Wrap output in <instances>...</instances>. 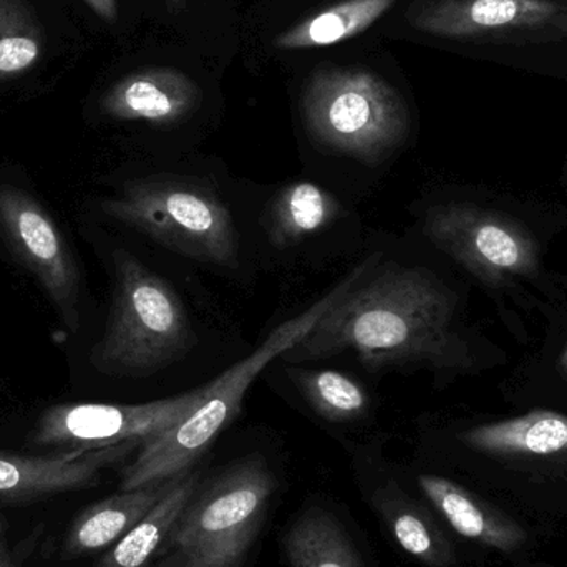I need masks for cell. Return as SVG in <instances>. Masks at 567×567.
I'll use <instances>...</instances> for the list:
<instances>
[{
    "label": "cell",
    "instance_id": "obj_1",
    "mask_svg": "<svg viewBox=\"0 0 567 567\" xmlns=\"http://www.w3.org/2000/svg\"><path fill=\"white\" fill-rule=\"evenodd\" d=\"M452 299L420 269L395 262L353 284L319 322L282 355L287 362L353 352L370 370L445 362Z\"/></svg>",
    "mask_w": 567,
    "mask_h": 567
},
{
    "label": "cell",
    "instance_id": "obj_2",
    "mask_svg": "<svg viewBox=\"0 0 567 567\" xmlns=\"http://www.w3.org/2000/svg\"><path fill=\"white\" fill-rule=\"evenodd\" d=\"M379 261L380 255L367 259L319 302L279 326L248 359L223 373L215 382L208 383L202 402L182 422L143 440L138 455L123 470L120 489L130 492L155 485L192 468L196 460L202 458L218 439L219 433L239 415L246 392L266 365L296 346L319 322L320 317L353 284L372 271Z\"/></svg>",
    "mask_w": 567,
    "mask_h": 567
},
{
    "label": "cell",
    "instance_id": "obj_3",
    "mask_svg": "<svg viewBox=\"0 0 567 567\" xmlns=\"http://www.w3.org/2000/svg\"><path fill=\"white\" fill-rule=\"evenodd\" d=\"M113 265L109 323L90 363L105 375L145 377L182 362L198 333L175 287L123 249Z\"/></svg>",
    "mask_w": 567,
    "mask_h": 567
},
{
    "label": "cell",
    "instance_id": "obj_4",
    "mask_svg": "<svg viewBox=\"0 0 567 567\" xmlns=\"http://www.w3.org/2000/svg\"><path fill=\"white\" fill-rule=\"evenodd\" d=\"M276 478L259 455L196 489L152 567H239L265 518Z\"/></svg>",
    "mask_w": 567,
    "mask_h": 567
},
{
    "label": "cell",
    "instance_id": "obj_5",
    "mask_svg": "<svg viewBox=\"0 0 567 567\" xmlns=\"http://www.w3.org/2000/svg\"><path fill=\"white\" fill-rule=\"evenodd\" d=\"M302 113L307 132L319 145L367 165L395 152L410 130L399 90L357 66L317 70L303 90Z\"/></svg>",
    "mask_w": 567,
    "mask_h": 567
},
{
    "label": "cell",
    "instance_id": "obj_6",
    "mask_svg": "<svg viewBox=\"0 0 567 567\" xmlns=\"http://www.w3.org/2000/svg\"><path fill=\"white\" fill-rule=\"evenodd\" d=\"M109 218L169 251L221 268H238V235L225 203L182 176H150L100 202Z\"/></svg>",
    "mask_w": 567,
    "mask_h": 567
},
{
    "label": "cell",
    "instance_id": "obj_7",
    "mask_svg": "<svg viewBox=\"0 0 567 567\" xmlns=\"http://www.w3.org/2000/svg\"><path fill=\"white\" fill-rule=\"evenodd\" d=\"M420 32L465 42L528 45L567 39V0H416Z\"/></svg>",
    "mask_w": 567,
    "mask_h": 567
},
{
    "label": "cell",
    "instance_id": "obj_8",
    "mask_svg": "<svg viewBox=\"0 0 567 567\" xmlns=\"http://www.w3.org/2000/svg\"><path fill=\"white\" fill-rule=\"evenodd\" d=\"M206 386L138 405L62 403L50 406L37 423L33 443L70 452L103 449L132 440L143 442L182 422L202 402Z\"/></svg>",
    "mask_w": 567,
    "mask_h": 567
},
{
    "label": "cell",
    "instance_id": "obj_9",
    "mask_svg": "<svg viewBox=\"0 0 567 567\" xmlns=\"http://www.w3.org/2000/svg\"><path fill=\"white\" fill-rule=\"evenodd\" d=\"M0 235L35 276L72 332L79 329L80 275L49 213L22 189L0 185Z\"/></svg>",
    "mask_w": 567,
    "mask_h": 567
},
{
    "label": "cell",
    "instance_id": "obj_10",
    "mask_svg": "<svg viewBox=\"0 0 567 567\" xmlns=\"http://www.w3.org/2000/svg\"><path fill=\"white\" fill-rule=\"evenodd\" d=\"M140 445V440H132L47 456L0 452V509L92 488L99 485L105 470L128 458Z\"/></svg>",
    "mask_w": 567,
    "mask_h": 567
},
{
    "label": "cell",
    "instance_id": "obj_11",
    "mask_svg": "<svg viewBox=\"0 0 567 567\" xmlns=\"http://www.w3.org/2000/svg\"><path fill=\"white\" fill-rule=\"evenodd\" d=\"M429 238L468 268L486 276L528 271L533 249L526 236L495 216L463 206H443L429 213Z\"/></svg>",
    "mask_w": 567,
    "mask_h": 567
},
{
    "label": "cell",
    "instance_id": "obj_12",
    "mask_svg": "<svg viewBox=\"0 0 567 567\" xmlns=\"http://www.w3.org/2000/svg\"><path fill=\"white\" fill-rule=\"evenodd\" d=\"M195 80L176 69H148L116 82L102 99L105 115L123 122L175 125L202 105Z\"/></svg>",
    "mask_w": 567,
    "mask_h": 567
},
{
    "label": "cell",
    "instance_id": "obj_13",
    "mask_svg": "<svg viewBox=\"0 0 567 567\" xmlns=\"http://www.w3.org/2000/svg\"><path fill=\"white\" fill-rule=\"evenodd\" d=\"M173 478L120 492L86 506L66 529L62 542V558L80 559L99 555L105 549L109 551L148 515L150 509L168 492Z\"/></svg>",
    "mask_w": 567,
    "mask_h": 567
},
{
    "label": "cell",
    "instance_id": "obj_14",
    "mask_svg": "<svg viewBox=\"0 0 567 567\" xmlns=\"http://www.w3.org/2000/svg\"><path fill=\"white\" fill-rule=\"evenodd\" d=\"M419 483L446 522L465 538L503 553L515 551L525 545L526 533L522 526L480 502L468 489L433 475L420 476Z\"/></svg>",
    "mask_w": 567,
    "mask_h": 567
},
{
    "label": "cell",
    "instance_id": "obj_15",
    "mask_svg": "<svg viewBox=\"0 0 567 567\" xmlns=\"http://www.w3.org/2000/svg\"><path fill=\"white\" fill-rule=\"evenodd\" d=\"M199 476L192 468L176 475L168 492L148 515L110 548L95 567H152L169 532L198 489Z\"/></svg>",
    "mask_w": 567,
    "mask_h": 567
},
{
    "label": "cell",
    "instance_id": "obj_16",
    "mask_svg": "<svg viewBox=\"0 0 567 567\" xmlns=\"http://www.w3.org/2000/svg\"><path fill=\"white\" fill-rule=\"evenodd\" d=\"M462 440L472 449L495 455H556L567 452V416L539 410L476 426L463 433Z\"/></svg>",
    "mask_w": 567,
    "mask_h": 567
},
{
    "label": "cell",
    "instance_id": "obj_17",
    "mask_svg": "<svg viewBox=\"0 0 567 567\" xmlns=\"http://www.w3.org/2000/svg\"><path fill=\"white\" fill-rule=\"evenodd\" d=\"M340 212L342 206L327 189L310 182L292 183L272 199L266 233L275 248H293L332 225Z\"/></svg>",
    "mask_w": 567,
    "mask_h": 567
},
{
    "label": "cell",
    "instance_id": "obj_18",
    "mask_svg": "<svg viewBox=\"0 0 567 567\" xmlns=\"http://www.w3.org/2000/svg\"><path fill=\"white\" fill-rule=\"evenodd\" d=\"M284 548L290 567H363L343 526L322 509L303 513Z\"/></svg>",
    "mask_w": 567,
    "mask_h": 567
},
{
    "label": "cell",
    "instance_id": "obj_19",
    "mask_svg": "<svg viewBox=\"0 0 567 567\" xmlns=\"http://www.w3.org/2000/svg\"><path fill=\"white\" fill-rule=\"evenodd\" d=\"M396 0H346L297 23L276 39L286 50L333 45L365 32Z\"/></svg>",
    "mask_w": 567,
    "mask_h": 567
},
{
    "label": "cell",
    "instance_id": "obj_20",
    "mask_svg": "<svg viewBox=\"0 0 567 567\" xmlns=\"http://www.w3.org/2000/svg\"><path fill=\"white\" fill-rule=\"evenodd\" d=\"M287 373L309 405L330 422H352L369 409L365 389L346 373L306 369H289Z\"/></svg>",
    "mask_w": 567,
    "mask_h": 567
},
{
    "label": "cell",
    "instance_id": "obj_21",
    "mask_svg": "<svg viewBox=\"0 0 567 567\" xmlns=\"http://www.w3.org/2000/svg\"><path fill=\"white\" fill-rule=\"evenodd\" d=\"M43 52L39 20L23 0H0V80L35 65Z\"/></svg>",
    "mask_w": 567,
    "mask_h": 567
},
{
    "label": "cell",
    "instance_id": "obj_22",
    "mask_svg": "<svg viewBox=\"0 0 567 567\" xmlns=\"http://www.w3.org/2000/svg\"><path fill=\"white\" fill-rule=\"evenodd\" d=\"M386 518L396 543L413 558L432 567H446L453 561L449 543L422 513L399 505L386 512Z\"/></svg>",
    "mask_w": 567,
    "mask_h": 567
},
{
    "label": "cell",
    "instance_id": "obj_23",
    "mask_svg": "<svg viewBox=\"0 0 567 567\" xmlns=\"http://www.w3.org/2000/svg\"><path fill=\"white\" fill-rule=\"evenodd\" d=\"M0 567H22L20 559L13 555L7 539V523L0 509Z\"/></svg>",
    "mask_w": 567,
    "mask_h": 567
},
{
    "label": "cell",
    "instance_id": "obj_24",
    "mask_svg": "<svg viewBox=\"0 0 567 567\" xmlns=\"http://www.w3.org/2000/svg\"><path fill=\"white\" fill-rule=\"evenodd\" d=\"M102 19L115 20L116 3L115 0H85Z\"/></svg>",
    "mask_w": 567,
    "mask_h": 567
},
{
    "label": "cell",
    "instance_id": "obj_25",
    "mask_svg": "<svg viewBox=\"0 0 567 567\" xmlns=\"http://www.w3.org/2000/svg\"><path fill=\"white\" fill-rule=\"evenodd\" d=\"M565 363H566V367H567V347H566V350H565Z\"/></svg>",
    "mask_w": 567,
    "mask_h": 567
}]
</instances>
